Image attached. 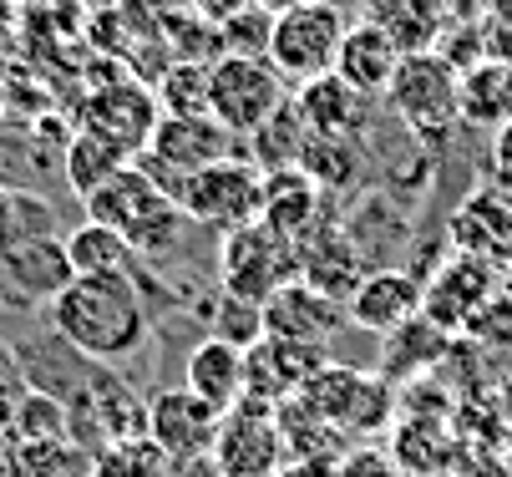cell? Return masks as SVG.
Instances as JSON below:
<instances>
[{"instance_id":"cell-1","label":"cell","mask_w":512,"mask_h":477,"mask_svg":"<svg viewBox=\"0 0 512 477\" xmlns=\"http://www.w3.org/2000/svg\"><path fill=\"white\" fill-rule=\"evenodd\" d=\"M46 315L71 351L107 366L137 356L153 335L148 300H142L127 269H117V275H71V285L46 305Z\"/></svg>"},{"instance_id":"cell-2","label":"cell","mask_w":512,"mask_h":477,"mask_svg":"<svg viewBox=\"0 0 512 477\" xmlns=\"http://www.w3.org/2000/svg\"><path fill=\"white\" fill-rule=\"evenodd\" d=\"M82 209H87V219L117 229L132 244V254H153V259L173 254L178 239H183V224H188V214L178 209V198L163 193L137 158L122 163L107 183H97L82 198Z\"/></svg>"},{"instance_id":"cell-3","label":"cell","mask_w":512,"mask_h":477,"mask_svg":"<svg viewBox=\"0 0 512 477\" xmlns=\"http://www.w3.org/2000/svg\"><path fill=\"white\" fill-rule=\"evenodd\" d=\"M284 102H289V82L269 56L224 51L218 61H208V112L234 138H254Z\"/></svg>"},{"instance_id":"cell-4","label":"cell","mask_w":512,"mask_h":477,"mask_svg":"<svg viewBox=\"0 0 512 477\" xmlns=\"http://www.w3.org/2000/svg\"><path fill=\"white\" fill-rule=\"evenodd\" d=\"M289 280H300V244L295 239H284L264 219L224 229V239H218V285L224 290L264 305Z\"/></svg>"},{"instance_id":"cell-5","label":"cell","mask_w":512,"mask_h":477,"mask_svg":"<svg viewBox=\"0 0 512 477\" xmlns=\"http://www.w3.org/2000/svg\"><path fill=\"white\" fill-rule=\"evenodd\" d=\"M178 209L188 214V224H208V229H239L254 224L264 209V168L229 153L213 158L208 168L188 173L178 188Z\"/></svg>"},{"instance_id":"cell-6","label":"cell","mask_w":512,"mask_h":477,"mask_svg":"<svg viewBox=\"0 0 512 477\" xmlns=\"http://www.w3.org/2000/svg\"><path fill=\"white\" fill-rule=\"evenodd\" d=\"M300 401H310L325 422H335L345 437H371L381 427L396 422V391L386 376L355 371V366H320L300 391Z\"/></svg>"},{"instance_id":"cell-7","label":"cell","mask_w":512,"mask_h":477,"mask_svg":"<svg viewBox=\"0 0 512 477\" xmlns=\"http://www.w3.org/2000/svg\"><path fill=\"white\" fill-rule=\"evenodd\" d=\"M345 16L330 6V0H300L274 16L269 26V61L284 72V82H310V77H325L335 72V56H340V41H345Z\"/></svg>"},{"instance_id":"cell-8","label":"cell","mask_w":512,"mask_h":477,"mask_svg":"<svg viewBox=\"0 0 512 477\" xmlns=\"http://www.w3.org/2000/svg\"><path fill=\"white\" fill-rule=\"evenodd\" d=\"M208 462L218 477H274L284 462H295L289 442H284V427H279V406L239 396L224 412V422H218Z\"/></svg>"},{"instance_id":"cell-9","label":"cell","mask_w":512,"mask_h":477,"mask_svg":"<svg viewBox=\"0 0 512 477\" xmlns=\"http://www.w3.org/2000/svg\"><path fill=\"white\" fill-rule=\"evenodd\" d=\"M386 102L401 112V122L411 132H421V138L447 132V127L462 122V72L436 51H406L391 87H386Z\"/></svg>"},{"instance_id":"cell-10","label":"cell","mask_w":512,"mask_h":477,"mask_svg":"<svg viewBox=\"0 0 512 477\" xmlns=\"http://www.w3.org/2000/svg\"><path fill=\"white\" fill-rule=\"evenodd\" d=\"M234 153V132L218 127L213 117H188V112H163L148 148L137 153V163L148 168V178L178 198L183 178L208 168L213 158H229Z\"/></svg>"},{"instance_id":"cell-11","label":"cell","mask_w":512,"mask_h":477,"mask_svg":"<svg viewBox=\"0 0 512 477\" xmlns=\"http://www.w3.org/2000/svg\"><path fill=\"white\" fill-rule=\"evenodd\" d=\"M218 422H224V412H218L213 401H203L198 391H188V386L158 391L148 401V437L168 452V462L208 457L213 437H218Z\"/></svg>"},{"instance_id":"cell-12","label":"cell","mask_w":512,"mask_h":477,"mask_svg":"<svg viewBox=\"0 0 512 477\" xmlns=\"http://www.w3.org/2000/svg\"><path fill=\"white\" fill-rule=\"evenodd\" d=\"M158 117H163V102L142 82H112V87H102V92H92L82 102V127L102 132V138L117 143L127 158H137L142 148H148Z\"/></svg>"},{"instance_id":"cell-13","label":"cell","mask_w":512,"mask_h":477,"mask_svg":"<svg viewBox=\"0 0 512 477\" xmlns=\"http://www.w3.org/2000/svg\"><path fill=\"white\" fill-rule=\"evenodd\" d=\"M345 300L325 295L310 280H289L264 300V335L274 340H305V346H330V335L345 325Z\"/></svg>"},{"instance_id":"cell-14","label":"cell","mask_w":512,"mask_h":477,"mask_svg":"<svg viewBox=\"0 0 512 477\" xmlns=\"http://www.w3.org/2000/svg\"><path fill=\"white\" fill-rule=\"evenodd\" d=\"M426 305V285L406 269H376V275H360V285L345 295V315L355 330L371 335H391L406 320H416Z\"/></svg>"},{"instance_id":"cell-15","label":"cell","mask_w":512,"mask_h":477,"mask_svg":"<svg viewBox=\"0 0 512 477\" xmlns=\"http://www.w3.org/2000/svg\"><path fill=\"white\" fill-rule=\"evenodd\" d=\"M497 295V275H492V259H477V254H457L442 275L431 280L426 290V305L421 315H431L442 330H467L472 315Z\"/></svg>"},{"instance_id":"cell-16","label":"cell","mask_w":512,"mask_h":477,"mask_svg":"<svg viewBox=\"0 0 512 477\" xmlns=\"http://www.w3.org/2000/svg\"><path fill=\"white\" fill-rule=\"evenodd\" d=\"M295 107L310 122V132H320V138H360V132L371 127V117H376V97H365L360 87H350L340 72L300 82Z\"/></svg>"},{"instance_id":"cell-17","label":"cell","mask_w":512,"mask_h":477,"mask_svg":"<svg viewBox=\"0 0 512 477\" xmlns=\"http://www.w3.org/2000/svg\"><path fill=\"white\" fill-rule=\"evenodd\" d=\"M71 275H77V269H71L61 234H36V239L0 254V280H6L21 300H36V305H51L71 285Z\"/></svg>"},{"instance_id":"cell-18","label":"cell","mask_w":512,"mask_h":477,"mask_svg":"<svg viewBox=\"0 0 512 477\" xmlns=\"http://www.w3.org/2000/svg\"><path fill=\"white\" fill-rule=\"evenodd\" d=\"M401 41H396V31L391 26H381V21H360V26H350L345 31V41H340V56H335V72L350 82V87H360L365 97H386V87H391V77H396V66H401Z\"/></svg>"},{"instance_id":"cell-19","label":"cell","mask_w":512,"mask_h":477,"mask_svg":"<svg viewBox=\"0 0 512 477\" xmlns=\"http://www.w3.org/2000/svg\"><path fill=\"white\" fill-rule=\"evenodd\" d=\"M452 244L457 254H477V259L512 254V193H502L497 183L472 193L452 219Z\"/></svg>"},{"instance_id":"cell-20","label":"cell","mask_w":512,"mask_h":477,"mask_svg":"<svg viewBox=\"0 0 512 477\" xmlns=\"http://www.w3.org/2000/svg\"><path fill=\"white\" fill-rule=\"evenodd\" d=\"M315 203H320V183L295 163V168H269L264 173V209L259 219L269 229H279L284 239H310V224H315Z\"/></svg>"},{"instance_id":"cell-21","label":"cell","mask_w":512,"mask_h":477,"mask_svg":"<svg viewBox=\"0 0 512 477\" xmlns=\"http://www.w3.org/2000/svg\"><path fill=\"white\" fill-rule=\"evenodd\" d=\"M447 351H452V330H442L431 315H416V320H406L401 330L386 335L381 376H386V381H421V376H436V366L447 361Z\"/></svg>"},{"instance_id":"cell-22","label":"cell","mask_w":512,"mask_h":477,"mask_svg":"<svg viewBox=\"0 0 512 477\" xmlns=\"http://www.w3.org/2000/svg\"><path fill=\"white\" fill-rule=\"evenodd\" d=\"M462 122L497 132L512 122V61L507 56H482L462 72Z\"/></svg>"},{"instance_id":"cell-23","label":"cell","mask_w":512,"mask_h":477,"mask_svg":"<svg viewBox=\"0 0 512 477\" xmlns=\"http://www.w3.org/2000/svg\"><path fill=\"white\" fill-rule=\"evenodd\" d=\"M188 391H198L203 401H213L218 412H229V406L244 396V351L229 346V340H198V346L188 351V371H183Z\"/></svg>"},{"instance_id":"cell-24","label":"cell","mask_w":512,"mask_h":477,"mask_svg":"<svg viewBox=\"0 0 512 477\" xmlns=\"http://www.w3.org/2000/svg\"><path fill=\"white\" fill-rule=\"evenodd\" d=\"M66 183H71V193H77V198H87L97 183H107L122 163H132L117 143H107L102 138V132H87V127H77V132H71V138H66Z\"/></svg>"},{"instance_id":"cell-25","label":"cell","mask_w":512,"mask_h":477,"mask_svg":"<svg viewBox=\"0 0 512 477\" xmlns=\"http://www.w3.org/2000/svg\"><path fill=\"white\" fill-rule=\"evenodd\" d=\"M6 472L11 477H87L92 472V457L71 442V437H56V442H16L6 452Z\"/></svg>"},{"instance_id":"cell-26","label":"cell","mask_w":512,"mask_h":477,"mask_svg":"<svg viewBox=\"0 0 512 477\" xmlns=\"http://www.w3.org/2000/svg\"><path fill=\"white\" fill-rule=\"evenodd\" d=\"M66 254H71V269H77V275H117V269L132 264V244L117 229L97 224V219H87V224H77L66 234Z\"/></svg>"},{"instance_id":"cell-27","label":"cell","mask_w":512,"mask_h":477,"mask_svg":"<svg viewBox=\"0 0 512 477\" xmlns=\"http://www.w3.org/2000/svg\"><path fill=\"white\" fill-rule=\"evenodd\" d=\"M249 143H254V163H259L264 173H269V168H295L300 153H305V143H310V122L300 117L295 97H289Z\"/></svg>"},{"instance_id":"cell-28","label":"cell","mask_w":512,"mask_h":477,"mask_svg":"<svg viewBox=\"0 0 512 477\" xmlns=\"http://www.w3.org/2000/svg\"><path fill=\"white\" fill-rule=\"evenodd\" d=\"M36 234H56V214H51V203L26 193V188H11V183H0V254L36 239Z\"/></svg>"},{"instance_id":"cell-29","label":"cell","mask_w":512,"mask_h":477,"mask_svg":"<svg viewBox=\"0 0 512 477\" xmlns=\"http://www.w3.org/2000/svg\"><path fill=\"white\" fill-rule=\"evenodd\" d=\"M168 467H173L168 452H163L148 432L112 437V442L92 457V472H97V477H163Z\"/></svg>"},{"instance_id":"cell-30","label":"cell","mask_w":512,"mask_h":477,"mask_svg":"<svg viewBox=\"0 0 512 477\" xmlns=\"http://www.w3.org/2000/svg\"><path fill=\"white\" fill-rule=\"evenodd\" d=\"M203 320H208V335L229 340V346H239V351H249L254 340H264V305L244 300L234 290H218L213 305H203Z\"/></svg>"},{"instance_id":"cell-31","label":"cell","mask_w":512,"mask_h":477,"mask_svg":"<svg viewBox=\"0 0 512 477\" xmlns=\"http://www.w3.org/2000/svg\"><path fill=\"white\" fill-rule=\"evenodd\" d=\"M158 102L163 112H188V117H213L208 112V61H173L158 77Z\"/></svg>"},{"instance_id":"cell-32","label":"cell","mask_w":512,"mask_h":477,"mask_svg":"<svg viewBox=\"0 0 512 477\" xmlns=\"http://www.w3.org/2000/svg\"><path fill=\"white\" fill-rule=\"evenodd\" d=\"M16 442H56L71 437V417H66V401H56L41 386H21V412H16Z\"/></svg>"},{"instance_id":"cell-33","label":"cell","mask_w":512,"mask_h":477,"mask_svg":"<svg viewBox=\"0 0 512 477\" xmlns=\"http://www.w3.org/2000/svg\"><path fill=\"white\" fill-rule=\"evenodd\" d=\"M300 168H305L320 188H345V183L355 178L360 158H355L350 138H320V132H310V143H305V153H300Z\"/></svg>"},{"instance_id":"cell-34","label":"cell","mask_w":512,"mask_h":477,"mask_svg":"<svg viewBox=\"0 0 512 477\" xmlns=\"http://www.w3.org/2000/svg\"><path fill=\"white\" fill-rule=\"evenodd\" d=\"M269 26H274V16H269V11H259V6L239 11L234 21H224V51L264 56V51H269Z\"/></svg>"},{"instance_id":"cell-35","label":"cell","mask_w":512,"mask_h":477,"mask_svg":"<svg viewBox=\"0 0 512 477\" xmlns=\"http://www.w3.org/2000/svg\"><path fill=\"white\" fill-rule=\"evenodd\" d=\"M330 477H401V467H396V457L391 452H381V447H345L340 452V462L330 467Z\"/></svg>"},{"instance_id":"cell-36","label":"cell","mask_w":512,"mask_h":477,"mask_svg":"<svg viewBox=\"0 0 512 477\" xmlns=\"http://www.w3.org/2000/svg\"><path fill=\"white\" fill-rule=\"evenodd\" d=\"M447 477H512V462L497 447H462Z\"/></svg>"},{"instance_id":"cell-37","label":"cell","mask_w":512,"mask_h":477,"mask_svg":"<svg viewBox=\"0 0 512 477\" xmlns=\"http://www.w3.org/2000/svg\"><path fill=\"white\" fill-rule=\"evenodd\" d=\"M487 163H492V183H497L502 193H512V122H502V127L492 132Z\"/></svg>"},{"instance_id":"cell-38","label":"cell","mask_w":512,"mask_h":477,"mask_svg":"<svg viewBox=\"0 0 512 477\" xmlns=\"http://www.w3.org/2000/svg\"><path fill=\"white\" fill-rule=\"evenodd\" d=\"M16 412H21V386H11V381H0V457H6L11 447H16Z\"/></svg>"},{"instance_id":"cell-39","label":"cell","mask_w":512,"mask_h":477,"mask_svg":"<svg viewBox=\"0 0 512 477\" xmlns=\"http://www.w3.org/2000/svg\"><path fill=\"white\" fill-rule=\"evenodd\" d=\"M254 0H193V11L203 16V21H213V26H224V21H234L239 11H249Z\"/></svg>"},{"instance_id":"cell-40","label":"cell","mask_w":512,"mask_h":477,"mask_svg":"<svg viewBox=\"0 0 512 477\" xmlns=\"http://www.w3.org/2000/svg\"><path fill=\"white\" fill-rule=\"evenodd\" d=\"M21 31V0H0V46H11Z\"/></svg>"},{"instance_id":"cell-41","label":"cell","mask_w":512,"mask_h":477,"mask_svg":"<svg viewBox=\"0 0 512 477\" xmlns=\"http://www.w3.org/2000/svg\"><path fill=\"white\" fill-rule=\"evenodd\" d=\"M274 477H330V467H315V462H284Z\"/></svg>"},{"instance_id":"cell-42","label":"cell","mask_w":512,"mask_h":477,"mask_svg":"<svg viewBox=\"0 0 512 477\" xmlns=\"http://www.w3.org/2000/svg\"><path fill=\"white\" fill-rule=\"evenodd\" d=\"M0 381H11V386H16V356H11L6 340H0Z\"/></svg>"},{"instance_id":"cell-43","label":"cell","mask_w":512,"mask_h":477,"mask_svg":"<svg viewBox=\"0 0 512 477\" xmlns=\"http://www.w3.org/2000/svg\"><path fill=\"white\" fill-rule=\"evenodd\" d=\"M492 56H507L512 61V31H492Z\"/></svg>"},{"instance_id":"cell-44","label":"cell","mask_w":512,"mask_h":477,"mask_svg":"<svg viewBox=\"0 0 512 477\" xmlns=\"http://www.w3.org/2000/svg\"><path fill=\"white\" fill-rule=\"evenodd\" d=\"M259 11H269V16H279V11H289V6H300V0H254Z\"/></svg>"},{"instance_id":"cell-45","label":"cell","mask_w":512,"mask_h":477,"mask_svg":"<svg viewBox=\"0 0 512 477\" xmlns=\"http://www.w3.org/2000/svg\"><path fill=\"white\" fill-rule=\"evenodd\" d=\"M502 295H507V300H512V264H507V269H502Z\"/></svg>"},{"instance_id":"cell-46","label":"cell","mask_w":512,"mask_h":477,"mask_svg":"<svg viewBox=\"0 0 512 477\" xmlns=\"http://www.w3.org/2000/svg\"><path fill=\"white\" fill-rule=\"evenodd\" d=\"M213 477H218V472H213Z\"/></svg>"}]
</instances>
